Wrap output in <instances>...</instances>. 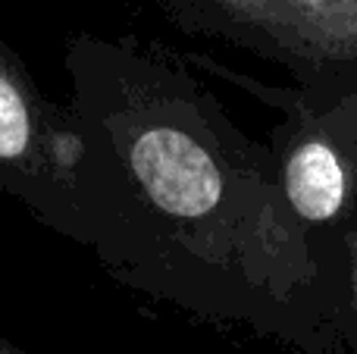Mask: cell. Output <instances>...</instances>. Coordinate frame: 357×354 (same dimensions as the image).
Masks as SVG:
<instances>
[{
	"instance_id": "4",
	"label": "cell",
	"mask_w": 357,
	"mask_h": 354,
	"mask_svg": "<svg viewBox=\"0 0 357 354\" xmlns=\"http://www.w3.org/2000/svg\"><path fill=\"white\" fill-rule=\"evenodd\" d=\"M229 79L245 91H251L254 98L270 100L276 110L285 113V119L273 129L270 148L276 157L285 201L314 242L317 236L333 229L351 207V198L357 192L354 167L314 119H307L291 100L282 98L279 88L257 85L245 75H229Z\"/></svg>"
},
{
	"instance_id": "1",
	"label": "cell",
	"mask_w": 357,
	"mask_h": 354,
	"mask_svg": "<svg viewBox=\"0 0 357 354\" xmlns=\"http://www.w3.org/2000/svg\"><path fill=\"white\" fill-rule=\"evenodd\" d=\"M79 245L119 282L213 320L314 332L333 323L317 248L254 141L169 50L69 41Z\"/></svg>"
},
{
	"instance_id": "2",
	"label": "cell",
	"mask_w": 357,
	"mask_h": 354,
	"mask_svg": "<svg viewBox=\"0 0 357 354\" xmlns=\"http://www.w3.org/2000/svg\"><path fill=\"white\" fill-rule=\"evenodd\" d=\"M85 144L69 107L38 91L0 35V192L79 242V167Z\"/></svg>"
},
{
	"instance_id": "6",
	"label": "cell",
	"mask_w": 357,
	"mask_h": 354,
	"mask_svg": "<svg viewBox=\"0 0 357 354\" xmlns=\"http://www.w3.org/2000/svg\"><path fill=\"white\" fill-rule=\"evenodd\" d=\"M314 248L333 292L335 320L357 326V192L348 213L329 232L314 238Z\"/></svg>"
},
{
	"instance_id": "7",
	"label": "cell",
	"mask_w": 357,
	"mask_h": 354,
	"mask_svg": "<svg viewBox=\"0 0 357 354\" xmlns=\"http://www.w3.org/2000/svg\"><path fill=\"white\" fill-rule=\"evenodd\" d=\"M0 354H35V351H29V348H19L16 342H10L6 336H0Z\"/></svg>"
},
{
	"instance_id": "5",
	"label": "cell",
	"mask_w": 357,
	"mask_h": 354,
	"mask_svg": "<svg viewBox=\"0 0 357 354\" xmlns=\"http://www.w3.org/2000/svg\"><path fill=\"white\" fill-rule=\"evenodd\" d=\"M282 98L333 138L357 173V63L320 69L298 82V88H285Z\"/></svg>"
},
{
	"instance_id": "3",
	"label": "cell",
	"mask_w": 357,
	"mask_h": 354,
	"mask_svg": "<svg viewBox=\"0 0 357 354\" xmlns=\"http://www.w3.org/2000/svg\"><path fill=\"white\" fill-rule=\"evenodd\" d=\"M176 25L289 69L298 82L357 63V0H163Z\"/></svg>"
}]
</instances>
